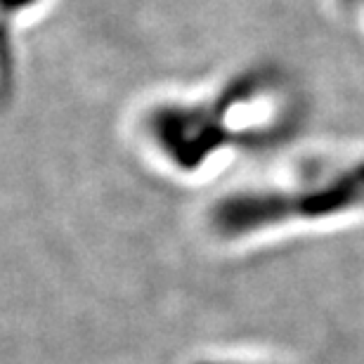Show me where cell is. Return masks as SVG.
<instances>
[{
    "mask_svg": "<svg viewBox=\"0 0 364 364\" xmlns=\"http://www.w3.org/2000/svg\"><path fill=\"white\" fill-rule=\"evenodd\" d=\"M194 364H284V362L265 360V358H210V360H201Z\"/></svg>",
    "mask_w": 364,
    "mask_h": 364,
    "instance_id": "277c9868",
    "label": "cell"
},
{
    "mask_svg": "<svg viewBox=\"0 0 364 364\" xmlns=\"http://www.w3.org/2000/svg\"><path fill=\"white\" fill-rule=\"evenodd\" d=\"M305 114L301 83L287 69L263 64L232 78L208 102L159 107L149 119V133L168 161L196 173L223 154L294 140Z\"/></svg>",
    "mask_w": 364,
    "mask_h": 364,
    "instance_id": "7a4b0ae2",
    "label": "cell"
},
{
    "mask_svg": "<svg viewBox=\"0 0 364 364\" xmlns=\"http://www.w3.org/2000/svg\"><path fill=\"white\" fill-rule=\"evenodd\" d=\"M225 244L310 239L364 225V140L312 144L267 180L218 196L206 213Z\"/></svg>",
    "mask_w": 364,
    "mask_h": 364,
    "instance_id": "6da1fadb",
    "label": "cell"
},
{
    "mask_svg": "<svg viewBox=\"0 0 364 364\" xmlns=\"http://www.w3.org/2000/svg\"><path fill=\"white\" fill-rule=\"evenodd\" d=\"M36 0H0V10H7V12H17V10H24V7L33 5Z\"/></svg>",
    "mask_w": 364,
    "mask_h": 364,
    "instance_id": "5b68a950",
    "label": "cell"
},
{
    "mask_svg": "<svg viewBox=\"0 0 364 364\" xmlns=\"http://www.w3.org/2000/svg\"><path fill=\"white\" fill-rule=\"evenodd\" d=\"M336 14L358 33L364 48V0H329Z\"/></svg>",
    "mask_w": 364,
    "mask_h": 364,
    "instance_id": "3957f363",
    "label": "cell"
}]
</instances>
